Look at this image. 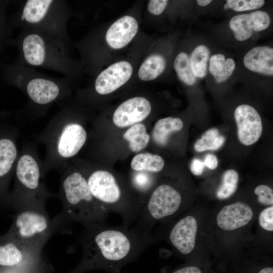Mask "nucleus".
I'll return each instance as SVG.
<instances>
[{
    "label": "nucleus",
    "mask_w": 273,
    "mask_h": 273,
    "mask_svg": "<svg viewBox=\"0 0 273 273\" xmlns=\"http://www.w3.org/2000/svg\"><path fill=\"white\" fill-rule=\"evenodd\" d=\"M79 243L82 249V267H98L108 273H119L150 245V232L134 226H113L105 221L84 226Z\"/></svg>",
    "instance_id": "1"
},
{
    "label": "nucleus",
    "mask_w": 273,
    "mask_h": 273,
    "mask_svg": "<svg viewBox=\"0 0 273 273\" xmlns=\"http://www.w3.org/2000/svg\"><path fill=\"white\" fill-rule=\"evenodd\" d=\"M62 209L52 221L56 232L65 230L73 222L83 226L104 222L108 212L94 198L86 178L78 172H72L63 180Z\"/></svg>",
    "instance_id": "2"
},
{
    "label": "nucleus",
    "mask_w": 273,
    "mask_h": 273,
    "mask_svg": "<svg viewBox=\"0 0 273 273\" xmlns=\"http://www.w3.org/2000/svg\"><path fill=\"white\" fill-rule=\"evenodd\" d=\"M17 43L19 65L44 68L70 76L72 65L68 44L64 41L39 31L22 29Z\"/></svg>",
    "instance_id": "3"
},
{
    "label": "nucleus",
    "mask_w": 273,
    "mask_h": 273,
    "mask_svg": "<svg viewBox=\"0 0 273 273\" xmlns=\"http://www.w3.org/2000/svg\"><path fill=\"white\" fill-rule=\"evenodd\" d=\"M66 3L61 0H27L18 14L22 29H32L57 37L68 44Z\"/></svg>",
    "instance_id": "4"
},
{
    "label": "nucleus",
    "mask_w": 273,
    "mask_h": 273,
    "mask_svg": "<svg viewBox=\"0 0 273 273\" xmlns=\"http://www.w3.org/2000/svg\"><path fill=\"white\" fill-rule=\"evenodd\" d=\"M56 232L46 209H27L15 212L9 229L4 235L23 247L41 252Z\"/></svg>",
    "instance_id": "5"
},
{
    "label": "nucleus",
    "mask_w": 273,
    "mask_h": 273,
    "mask_svg": "<svg viewBox=\"0 0 273 273\" xmlns=\"http://www.w3.org/2000/svg\"><path fill=\"white\" fill-rule=\"evenodd\" d=\"M92 195L108 212L119 214L123 225L128 226L137 219L141 207L125 199L115 176L110 172L98 170L86 179Z\"/></svg>",
    "instance_id": "6"
},
{
    "label": "nucleus",
    "mask_w": 273,
    "mask_h": 273,
    "mask_svg": "<svg viewBox=\"0 0 273 273\" xmlns=\"http://www.w3.org/2000/svg\"><path fill=\"white\" fill-rule=\"evenodd\" d=\"M182 196L172 186L162 184L152 192L138 217L137 228L150 232L157 222L175 214L182 204Z\"/></svg>",
    "instance_id": "7"
},
{
    "label": "nucleus",
    "mask_w": 273,
    "mask_h": 273,
    "mask_svg": "<svg viewBox=\"0 0 273 273\" xmlns=\"http://www.w3.org/2000/svg\"><path fill=\"white\" fill-rule=\"evenodd\" d=\"M16 79L24 86L27 94L35 103L46 105L55 101L61 92L64 78L49 77L33 68L19 65Z\"/></svg>",
    "instance_id": "8"
},
{
    "label": "nucleus",
    "mask_w": 273,
    "mask_h": 273,
    "mask_svg": "<svg viewBox=\"0 0 273 273\" xmlns=\"http://www.w3.org/2000/svg\"><path fill=\"white\" fill-rule=\"evenodd\" d=\"M238 138L241 144L250 146L255 143L262 132V123L260 115L252 106L242 104L235 110Z\"/></svg>",
    "instance_id": "9"
},
{
    "label": "nucleus",
    "mask_w": 273,
    "mask_h": 273,
    "mask_svg": "<svg viewBox=\"0 0 273 273\" xmlns=\"http://www.w3.org/2000/svg\"><path fill=\"white\" fill-rule=\"evenodd\" d=\"M197 230L196 218L192 215L186 216L172 226L169 233V240L178 252L188 255L195 247Z\"/></svg>",
    "instance_id": "10"
},
{
    "label": "nucleus",
    "mask_w": 273,
    "mask_h": 273,
    "mask_svg": "<svg viewBox=\"0 0 273 273\" xmlns=\"http://www.w3.org/2000/svg\"><path fill=\"white\" fill-rule=\"evenodd\" d=\"M151 111V104L146 98H132L117 107L113 115V121L120 128L132 125L144 120Z\"/></svg>",
    "instance_id": "11"
},
{
    "label": "nucleus",
    "mask_w": 273,
    "mask_h": 273,
    "mask_svg": "<svg viewBox=\"0 0 273 273\" xmlns=\"http://www.w3.org/2000/svg\"><path fill=\"white\" fill-rule=\"evenodd\" d=\"M132 73V66L128 62L113 64L97 77L95 82L96 91L101 95L110 94L124 84Z\"/></svg>",
    "instance_id": "12"
},
{
    "label": "nucleus",
    "mask_w": 273,
    "mask_h": 273,
    "mask_svg": "<svg viewBox=\"0 0 273 273\" xmlns=\"http://www.w3.org/2000/svg\"><path fill=\"white\" fill-rule=\"evenodd\" d=\"M270 23V17L266 12L256 11L235 16L230 20L229 26L235 38L242 41L249 39L254 32L261 31L268 28Z\"/></svg>",
    "instance_id": "13"
},
{
    "label": "nucleus",
    "mask_w": 273,
    "mask_h": 273,
    "mask_svg": "<svg viewBox=\"0 0 273 273\" xmlns=\"http://www.w3.org/2000/svg\"><path fill=\"white\" fill-rule=\"evenodd\" d=\"M40 252L23 247L0 235V266H22L38 259Z\"/></svg>",
    "instance_id": "14"
},
{
    "label": "nucleus",
    "mask_w": 273,
    "mask_h": 273,
    "mask_svg": "<svg viewBox=\"0 0 273 273\" xmlns=\"http://www.w3.org/2000/svg\"><path fill=\"white\" fill-rule=\"evenodd\" d=\"M253 216V210L249 205L237 202L221 208L217 215L216 223L222 230L233 231L247 225Z\"/></svg>",
    "instance_id": "15"
},
{
    "label": "nucleus",
    "mask_w": 273,
    "mask_h": 273,
    "mask_svg": "<svg viewBox=\"0 0 273 273\" xmlns=\"http://www.w3.org/2000/svg\"><path fill=\"white\" fill-rule=\"evenodd\" d=\"M138 30L136 20L130 16H124L115 22L106 32L105 38L108 44L114 49H121L128 44Z\"/></svg>",
    "instance_id": "16"
},
{
    "label": "nucleus",
    "mask_w": 273,
    "mask_h": 273,
    "mask_svg": "<svg viewBox=\"0 0 273 273\" xmlns=\"http://www.w3.org/2000/svg\"><path fill=\"white\" fill-rule=\"evenodd\" d=\"M17 155L16 147L10 139H0V206H10V198L6 192V181Z\"/></svg>",
    "instance_id": "17"
},
{
    "label": "nucleus",
    "mask_w": 273,
    "mask_h": 273,
    "mask_svg": "<svg viewBox=\"0 0 273 273\" xmlns=\"http://www.w3.org/2000/svg\"><path fill=\"white\" fill-rule=\"evenodd\" d=\"M87 138L86 131L80 124L70 123L64 127L58 144L59 154L63 157L74 156L84 144Z\"/></svg>",
    "instance_id": "18"
},
{
    "label": "nucleus",
    "mask_w": 273,
    "mask_h": 273,
    "mask_svg": "<svg viewBox=\"0 0 273 273\" xmlns=\"http://www.w3.org/2000/svg\"><path fill=\"white\" fill-rule=\"evenodd\" d=\"M243 63L251 71L272 76L273 49L268 46L253 48L246 54Z\"/></svg>",
    "instance_id": "19"
},
{
    "label": "nucleus",
    "mask_w": 273,
    "mask_h": 273,
    "mask_svg": "<svg viewBox=\"0 0 273 273\" xmlns=\"http://www.w3.org/2000/svg\"><path fill=\"white\" fill-rule=\"evenodd\" d=\"M183 125V121L179 118L168 117L160 119L154 126L153 139L158 145L164 146L167 143L170 134L180 130Z\"/></svg>",
    "instance_id": "20"
},
{
    "label": "nucleus",
    "mask_w": 273,
    "mask_h": 273,
    "mask_svg": "<svg viewBox=\"0 0 273 273\" xmlns=\"http://www.w3.org/2000/svg\"><path fill=\"white\" fill-rule=\"evenodd\" d=\"M235 67V61L232 58L226 60L223 54H215L210 58L209 70L218 83L226 81L233 74Z\"/></svg>",
    "instance_id": "21"
},
{
    "label": "nucleus",
    "mask_w": 273,
    "mask_h": 273,
    "mask_svg": "<svg viewBox=\"0 0 273 273\" xmlns=\"http://www.w3.org/2000/svg\"><path fill=\"white\" fill-rule=\"evenodd\" d=\"M166 62L165 58L159 54L149 56L140 66L138 76L144 81L152 80L157 78L165 69Z\"/></svg>",
    "instance_id": "22"
},
{
    "label": "nucleus",
    "mask_w": 273,
    "mask_h": 273,
    "mask_svg": "<svg viewBox=\"0 0 273 273\" xmlns=\"http://www.w3.org/2000/svg\"><path fill=\"white\" fill-rule=\"evenodd\" d=\"M164 166V161L159 155L150 153L135 155L131 162V167L135 171L158 172Z\"/></svg>",
    "instance_id": "23"
},
{
    "label": "nucleus",
    "mask_w": 273,
    "mask_h": 273,
    "mask_svg": "<svg viewBox=\"0 0 273 273\" xmlns=\"http://www.w3.org/2000/svg\"><path fill=\"white\" fill-rule=\"evenodd\" d=\"M123 138L129 142L130 150L135 152L145 148L150 140V135L146 132L145 126L139 123L129 128L124 133Z\"/></svg>",
    "instance_id": "24"
},
{
    "label": "nucleus",
    "mask_w": 273,
    "mask_h": 273,
    "mask_svg": "<svg viewBox=\"0 0 273 273\" xmlns=\"http://www.w3.org/2000/svg\"><path fill=\"white\" fill-rule=\"evenodd\" d=\"M209 55L210 51L204 45L196 47L192 52L190 61L193 73L196 77L202 78L206 76Z\"/></svg>",
    "instance_id": "25"
},
{
    "label": "nucleus",
    "mask_w": 273,
    "mask_h": 273,
    "mask_svg": "<svg viewBox=\"0 0 273 273\" xmlns=\"http://www.w3.org/2000/svg\"><path fill=\"white\" fill-rule=\"evenodd\" d=\"M224 142L225 138L219 134L218 130L212 128L206 130L201 138L196 141L194 147L198 152L216 150L223 145Z\"/></svg>",
    "instance_id": "26"
},
{
    "label": "nucleus",
    "mask_w": 273,
    "mask_h": 273,
    "mask_svg": "<svg viewBox=\"0 0 273 273\" xmlns=\"http://www.w3.org/2000/svg\"><path fill=\"white\" fill-rule=\"evenodd\" d=\"M173 67L178 78L188 85H193L196 77L193 73L189 55L184 52L179 53L176 57Z\"/></svg>",
    "instance_id": "27"
},
{
    "label": "nucleus",
    "mask_w": 273,
    "mask_h": 273,
    "mask_svg": "<svg viewBox=\"0 0 273 273\" xmlns=\"http://www.w3.org/2000/svg\"><path fill=\"white\" fill-rule=\"evenodd\" d=\"M239 175L234 169L226 170L222 174L221 184L216 192V197L220 200L230 197L236 191Z\"/></svg>",
    "instance_id": "28"
},
{
    "label": "nucleus",
    "mask_w": 273,
    "mask_h": 273,
    "mask_svg": "<svg viewBox=\"0 0 273 273\" xmlns=\"http://www.w3.org/2000/svg\"><path fill=\"white\" fill-rule=\"evenodd\" d=\"M263 0H227L224 8L241 12L261 8L264 4Z\"/></svg>",
    "instance_id": "29"
},
{
    "label": "nucleus",
    "mask_w": 273,
    "mask_h": 273,
    "mask_svg": "<svg viewBox=\"0 0 273 273\" xmlns=\"http://www.w3.org/2000/svg\"><path fill=\"white\" fill-rule=\"evenodd\" d=\"M131 183L136 190L145 193L150 190L153 186L154 179L147 172L138 171L132 176Z\"/></svg>",
    "instance_id": "30"
},
{
    "label": "nucleus",
    "mask_w": 273,
    "mask_h": 273,
    "mask_svg": "<svg viewBox=\"0 0 273 273\" xmlns=\"http://www.w3.org/2000/svg\"><path fill=\"white\" fill-rule=\"evenodd\" d=\"M254 193L257 196L259 203L264 205L272 206L273 190L269 186L258 185L255 188Z\"/></svg>",
    "instance_id": "31"
},
{
    "label": "nucleus",
    "mask_w": 273,
    "mask_h": 273,
    "mask_svg": "<svg viewBox=\"0 0 273 273\" xmlns=\"http://www.w3.org/2000/svg\"><path fill=\"white\" fill-rule=\"evenodd\" d=\"M260 226L264 230L273 231V206H270L261 211L258 216Z\"/></svg>",
    "instance_id": "32"
},
{
    "label": "nucleus",
    "mask_w": 273,
    "mask_h": 273,
    "mask_svg": "<svg viewBox=\"0 0 273 273\" xmlns=\"http://www.w3.org/2000/svg\"><path fill=\"white\" fill-rule=\"evenodd\" d=\"M168 3L166 0H151L148 5L149 12L154 15H159L163 13Z\"/></svg>",
    "instance_id": "33"
},
{
    "label": "nucleus",
    "mask_w": 273,
    "mask_h": 273,
    "mask_svg": "<svg viewBox=\"0 0 273 273\" xmlns=\"http://www.w3.org/2000/svg\"><path fill=\"white\" fill-rule=\"evenodd\" d=\"M171 273H206V272L199 265L190 264L179 267Z\"/></svg>",
    "instance_id": "34"
},
{
    "label": "nucleus",
    "mask_w": 273,
    "mask_h": 273,
    "mask_svg": "<svg viewBox=\"0 0 273 273\" xmlns=\"http://www.w3.org/2000/svg\"><path fill=\"white\" fill-rule=\"evenodd\" d=\"M205 166L204 162L197 158H194L191 163L190 169L193 174L200 175L203 173Z\"/></svg>",
    "instance_id": "35"
},
{
    "label": "nucleus",
    "mask_w": 273,
    "mask_h": 273,
    "mask_svg": "<svg viewBox=\"0 0 273 273\" xmlns=\"http://www.w3.org/2000/svg\"><path fill=\"white\" fill-rule=\"evenodd\" d=\"M203 162L205 166L210 169H215L218 163L217 158L212 154H207Z\"/></svg>",
    "instance_id": "36"
},
{
    "label": "nucleus",
    "mask_w": 273,
    "mask_h": 273,
    "mask_svg": "<svg viewBox=\"0 0 273 273\" xmlns=\"http://www.w3.org/2000/svg\"><path fill=\"white\" fill-rule=\"evenodd\" d=\"M212 1L210 0H197V4L201 7H205L209 5Z\"/></svg>",
    "instance_id": "37"
}]
</instances>
